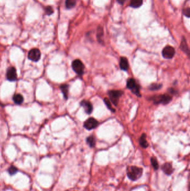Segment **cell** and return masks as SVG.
Returning a JSON list of instances; mask_svg holds the SVG:
<instances>
[{
  "label": "cell",
  "instance_id": "obj_1",
  "mask_svg": "<svg viewBox=\"0 0 190 191\" xmlns=\"http://www.w3.org/2000/svg\"><path fill=\"white\" fill-rule=\"evenodd\" d=\"M143 173L142 168L135 166H128L127 169V173L128 178L132 180H136L142 176Z\"/></svg>",
  "mask_w": 190,
  "mask_h": 191
},
{
  "label": "cell",
  "instance_id": "obj_2",
  "mask_svg": "<svg viewBox=\"0 0 190 191\" xmlns=\"http://www.w3.org/2000/svg\"><path fill=\"white\" fill-rule=\"evenodd\" d=\"M127 87L138 97H141L140 86L133 78H129L127 82Z\"/></svg>",
  "mask_w": 190,
  "mask_h": 191
},
{
  "label": "cell",
  "instance_id": "obj_3",
  "mask_svg": "<svg viewBox=\"0 0 190 191\" xmlns=\"http://www.w3.org/2000/svg\"><path fill=\"white\" fill-rule=\"evenodd\" d=\"M172 99V96L168 94L153 96L152 98H150V99L153 101L155 104L162 103L164 105L169 103L171 101Z\"/></svg>",
  "mask_w": 190,
  "mask_h": 191
},
{
  "label": "cell",
  "instance_id": "obj_4",
  "mask_svg": "<svg viewBox=\"0 0 190 191\" xmlns=\"http://www.w3.org/2000/svg\"><path fill=\"white\" fill-rule=\"evenodd\" d=\"M123 92L121 91L118 90H111L108 92V96L110 101L115 106H117L119 102V98L122 96Z\"/></svg>",
  "mask_w": 190,
  "mask_h": 191
},
{
  "label": "cell",
  "instance_id": "obj_5",
  "mask_svg": "<svg viewBox=\"0 0 190 191\" xmlns=\"http://www.w3.org/2000/svg\"><path fill=\"white\" fill-rule=\"evenodd\" d=\"M72 68L78 75L82 76L84 72V65L79 59H76L72 63Z\"/></svg>",
  "mask_w": 190,
  "mask_h": 191
},
{
  "label": "cell",
  "instance_id": "obj_6",
  "mask_svg": "<svg viewBox=\"0 0 190 191\" xmlns=\"http://www.w3.org/2000/svg\"><path fill=\"white\" fill-rule=\"evenodd\" d=\"M175 54L174 48L171 46H166L162 50V55L165 59H172Z\"/></svg>",
  "mask_w": 190,
  "mask_h": 191
},
{
  "label": "cell",
  "instance_id": "obj_7",
  "mask_svg": "<svg viewBox=\"0 0 190 191\" xmlns=\"http://www.w3.org/2000/svg\"><path fill=\"white\" fill-rule=\"evenodd\" d=\"M99 125L98 121L93 117H90L87 119L84 123V127L88 130H91L96 128Z\"/></svg>",
  "mask_w": 190,
  "mask_h": 191
},
{
  "label": "cell",
  "instance_id": "obj_8",
  "mask_svg": "<svg viewBox=\"0 0 190 191\" xmlns=\"http://www.w3.org/2000/svg\"><path fill=\"white\" fill-rule=\"evenodd\" d=\"M28 58L32 61L34 62L38 61L41 58L40 51L38 49L36 48L31 49L28 54Z\"/></svg>",
  "mask_w": 190,
  "mask_h": 191
},
{
  "label": "cell",
  "instance_id": "obj_9",
  "mask_svg": "<svg viewBox=\"0 0 190 191\" xmlns=\"http://www.w3.org/2000/svg\"><path fill=\"white\" fill-rule=\"evenodd\" d=\"M80 105L82 107L84 108L85 112L88 114H90L93 111V105L92 104L88 101L82 100Z\"/></svg>",
  "mask_w": 190,
  "mask_h": 191
},
{
  "label": "cell",
  "instance_id": "obj_10",
  "mask_svg": "<svg viewBox=\"0 0 190 191\" xmlns=\"http://www.w3.org/2000/svg\"><path fill=\"white\" fill-rule=\"evenodd\" d=\"M7 78L10 81H15L17 79V72L16 69L12 67L9 69L7 73Z\"/></svg>",
  "mask_w": 190,
  "mask_h": 191
},
{
  "label": "cell",
  "instance_id": "obj_11",
  "mask_svg": "<svg viewBox=\"0 0 190 191\" xmlns=\"http://www.w3.org/2000/svg\"><path fill=\"white\" fill-rule=\"evenodd\" d=\"M162 169L165 174L168 176L171 175L174 171L172 165L169 163H166L163 164L162 166Z\"/></svg>",
  "mask_w": 190,
  "mask_h": 191
},
{
  "label": "cell",
  "instance_id": "obj_12",
  "mask_svg": "<svg viewBox=\"0 0 190 191\" xmlns=\"http://www.w3.org/2000/svg\"><path fill=\"white\" fill-rule=\"evenodd\" d=\"M119 66L121 69L123 70H127L129 68L128 61L125 57H122L121 58Z\"/></svg>",
  "mask_w": 190,
  "mask_h": 191
},
{
  "label": "cell",
  "instance_id": "obj_13",
  "mask_svg": "<svg viewBox=\"0 0 190 191\" xmlns=\"http://www.w3.org/2000/svg\"><path fill=\"white\" fill-rule=\"evenodd\" d=\"M180 48L183 52H184L185 53L189 55L190 50H189V47H188V45H187V44L186 40L184 38H183L182 41L181 42Z\"/></svg>",
  "mask_w": 190,
  "mask_h": 191
},
{
  "label": "cell",
  "instance_id": "obj_14",
  "mask_svg": "<svg viewBox=\"0 0 190 191\" xmlns=\"http://www.w3.org/2000/svg\"><path fill=\"white\" fill-rule=\"evenodd\" d=\"M140 145L143 148H147L148 147V143L146 140V135L143 134L139 139Z\"/></svg>",
  "mask_w": 190,
  "mask_h": 191
},
{
  "label": "cell",
  "instance_id": "obj_15",
  "mask_svg": "<svg viewBox=\"0 0 190 191\" xmlns=\"http://www.w3.org/2000/svg\"><path fill=\"white\" fill-rule=\"evenodd\" d=\"M143 3V0H131L130 6L133 8H138Z\"/></svg>",
  "mask_w": 190,
  "mask_h": 191
},
{
  "label": "cell",
  "instance_id": "obj_16",
  "mask_svg": "<svg viewBox=\"0 0 190 191\" xmlns=\"http://www.w3.org/2000/svg\"><path fill=\"white\" fill-rule=\"evenodd\" d=\"M13 100L15 103L17 105L21 104L24 101V98L20 94H17L14 96L13 97Z\"/></svg>",
  "mask_w": 190,
  "mask_h": 191
},
{
  "label": "cell",
  "instance_id": "obj_17",
  "mask_svg": "<svg viewBox=\"0 0 190 191\" xmlns=\"http://www.w3.org/2000/svg\"><path fill=\"white\" fill-rule=\"evenodd\" d=\"M86 142L90 147H94L95 145V140L93 136H90L87 137Z\"/></svg>",
  "mask_w": 190,
  "mask_h": 191
},
{
  "label": "cell",
  "instance_id": "obj_18",
  "mask_svg": "<svg viewBox=\"0 0 190 191\" xmlns=\"http://www.w3.org/2000/svg\"><path fill=\"white\" fill-rule=\"evenodd\" d=\"M66 7L68 9H72L76 4V0H66Z\"/></svg>",
  "mask_w": 190,
  "mask_h": 191
},
{
  "label": "cell",
  "instance_id": "obj_19",
  "mask_svg": "<svg viewBox=\"0 0 190 191\" xmlns=\"http://www.w3.org/2000/svg\"><path fill=\"white\" fill-rule=\"evenodd\" d=\"M61 90L64 94L65 98H68V90H69V86L67 84H63L61 86Z\"/></svg>",
  "mask_w": 190,
  "mask_h": 191
},
{
  "label": "cell",
  "instance_id": "obj_20",
  "mask_svg": "<svg viewBox=\"0 0 190 191\" xmlns=\"http://www.w3.org/2000/svg\"><path fill=\"white\" fill-rule=\"evenodd\" d=\"M161 87H162V84L154 83V84H151L149 86V89L151 91H156V90H160Z\"/></svg>",
  "mask_w": 190,
  "mask_h": 191
},
{
  "label": "cell",
  "instance_id": "obj_21",
  "mask_svg": "<svg viewBox=\"0 0 190 191\" xmlns=\"http://www.w3.org/2000/svg\"><path fill=\"white\" fill-rule=\"evenodd\" d=\"M150 161H151V164L152 165L153 168L155 170H157L158 168V162H157L156 158H154V157H152L150 159Z\"/></svg>",
  "mask_w": 190,
  "mask_h": 191
},
{
  "label": "cell",
  "instance_id": "obj_22",
  "mask_svg": "<svg viewBox=\"0 0 190 191\" xmlns=\"http://www.w3.org/2000/svg\"><path fill=\"white\" fill-rule=\"evenodd\" d=\"M104 103L106 105L107 107L109 109L111 110L112 112H115V109H113V108L112 107V106L111 105V103L110 102V100L108 98H106L104 99Z\"/></svg>",
  "mask_w": 190,
  "mask_h": 191
},
{
  "label": "cell",
  "instance_id": "obj_23",
  "mask_svg": "<svg viewBox=\"0 0 190 191\" xmlns=\"http://www.w3.org/2000/svg\"><path fill=\"white\" fill-rule=\"evenodd\" d=\"M103 35V29L102 27H99L97 30V37L99 40L100 41V39Z\"/></svg>",
  "mask_w": 190,
  "mask_h": 191
},
{
  "label": "cell",
  "instance_id": "obj_24",
  "mask_svg": "<svg viewBox=\"0 0 190 191\" xmlns=\"http://www.w3.org/2000/svg\"><path fill=\"white\" fill-rule=\"evenodd\" d=\"M17 171H18L17 169L14 166H11L8 169V172L10 175H14L17 172Z\"/></svg>",
  "mask_w": 190,
  "mask_h": 191
},
{
  "label": "cell",
  "instance_id": "obj_25",
  "mask_svg": "<svg viewBox=\"0 0 190 191\" xmlns=\"http://www.w3.org/2000/svg\"><path fill=\"white\" fill-rule=\"evenodd\" d=\"M190 8H189V7H187V8L183 10V14H184L186 16H187V17H190Z\"/></svg>",
  "mask_w": 190,
  "mask_h": 191
},
{
  "label": "cell",
  "instance_id": "obj_26",
  "mask_svg": "<svg viewBox=\"0 0 190 191\" xmlns=\"http://www.w3.org/2000/svg\"><path fill=\"white\" fill-rule=\"evenodd\" d=\"M46 12L47 14L48 15H50V14H53V10L52 9L51 7H50V6H48L46 8Z\"/></svg>",
  "mask_w": 190,
  "mask_h": 191
},
{
  "label": "cell",
  "instance_id": "obj_27",
  "mask_svg": "<svg viewBox=\"0 0 190 191\" xmlns=\"http://www.w3.org/2000/svg\"><path fill=\"white\" fill-rule=\"evenodd\" d=\"M126 0H117V1L121 5H123L124 3V2H125Z\"/></svg>",
  "mask_w": 190,
  "mask_h": 191
}]
</instances>
